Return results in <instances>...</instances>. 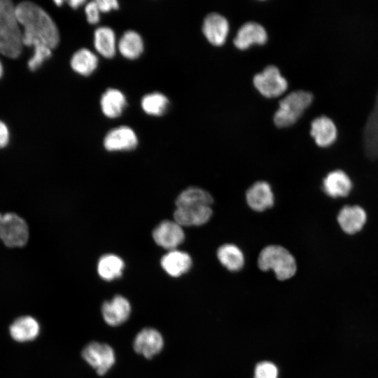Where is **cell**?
I'll list each match as a JSON object with an SVG mask.
<instances>
[{"mask_svg":"<svg viewBox=\"0 0 378 378\" xmlns=\"http://www.w3.org/2000/svg\"><path fill=\"white\" fill-rule=\"evenodd\" d=\"M18 22L23 27L22 43L27 46L45 45L55 48L59 41L57 27L50 15L38 5L23 1L15 6Z\"/></svg>","mask_w":378,"mask_h":378,"instance_id":"cell-1","label":"cell"},{"mask_svg":"<svg viewBox=\"0 0 378 378\" xmlns=\"http://www.w3.org/2000/svg\"><path fill=\"white\" fill-rule=\"evenodd\" d=\"M22 46V31L15 6L11 1L0 0V53L15 59L21 54Z\"/></svg>","mask_w":378,"mask_h":378,"instance_id":"cell-2","label":"cell"},{"mask_svg":"<svg viewBox=\"0 0 378 378\" xmlns=\"http://www.w3.org/2000/svg\"><path fill=\"white\" fill-rule=\"evenodd\" d=\"M258 265L261 270H272L279 280L291 278L297 270L296 262L292 254L283 246L277 245L264 248L258 256Z\"/></svg>","mask_w":378,"mask_h":378,"instance_id":"cell-3","label":"cell"},{"mask_svg":"<svg viewBox=\"0 0 378 378\" xmlns=\"http://www.w3.org/2000/svg\"><path fill=\"white\" fill-rule=\"evenodd\" d=\"M312 99V94L304 90L288 94L279 102V108L274 115L275 125L279 127L293 125L311 104Z\"/></svg>","mask_w":378,"mask_h":378,"instance_id":"cell-4","label":"cell"},{"mask_svg":"<svg viewBox=\"0 0 378 378\" xmlns=\"http://www.w3.org/2000/svg\"><path fill=\"white\" fill-rule=\"evenodd\" d=\"M83 360L92 368L97 374L104 376L115 365L116 354L108 343L91 341L81 350Z\"/></svg>","mask_w":378,"mask_h":378,"instance_id":"cell-5","label":"cell"},{"mask_svg":"<svg viewBox=\"0 0 378 378\" xmlns=\"http://www.w3.org/2000/svg\"><path fill=\"white\" fill-rule=\"evenodd\" d=\"M29 231L26 222L14 213L3 215L0 238L8 247H20L28 240Z\"/></svg>","mask_w":378,"mask_h":378,"instance_id":"cell-6","label":"cell"},{"mask_svg":"<svg viewBox=\"0 0 378 378\" xmlns=\"http://www.w3.org/2000/svg\"><path fill=\"white\" fill-rule=\"evenodd\" d=\"M164 344L163 336L158 330L146 327L141 329L134 337L132 348L136 354L151 359L162 351Z\"/></svg>","mask_w":378,"mask_h":378,"instance_id":"cell-7","label":"cell"},{"mask_svg":"<svg viewBox=\"0 0 378 378\" xmlns=\"http://www.w3.org/2000/svg\"><path fill=\"white\" fill-rule=\"evenodd\" d=\"M253 84L263 96L268 98L282 94L288 88L286 80L274 66H268L261 73L256 74Z\"/></svg>","mask_w":378,"mask_h":378,"instance_id":"cell-8","label":"cell"},{"mask_svg":"<svg viewBox=\"0 0 378 378\" xmlns=\"http://www.w3.org/2000/svg\"><path fill=\"white\" fill-rule=\"evenodd\" d=\"M101 315L104 323L111 327L124 324L132 314V305L123 295H116L104 301L101 306Z\"/></svg>","mask_w":378,"mask_h":378,"instance_id":"cell-9","label":"cell"},{"mask_svg":"<svg viewBox=\"0 0 378 378\" xmlns=\"http://www.w3.org/2000/svg\"><path fill=\"white\" fill-rule=\"evenodd\" d=\"M153 237L158 245L172 251L183 241L185 234L176 221L164 220L153 230Z\"/></svg>","mask_w":378,"mask_h":378,"instance_id":"cell-10","label":"cell"},{"mask_svg":"<svg viewBox=\"0 0 378 378\" xmlns=\"http://www.w3.org/2000/svg\"><path fill=\"white\" fill-rule=\"evenodd\" d=\"M211 215V206L198 205L176 207L174 218L181 226H199L207 223Z\"/></svg>","mask_w":378,"mask_h":378,"instance_id":"cell-11","label":"cell"},{"mask_svg":"<svg viewBox=\"0 0 378 378\" xmlns=\"http://www.w3.org/2000/svg\"><path fill=\"white\" fill-rule=\"evenodd\" d=\"M138 144L135 132L130 127L121 126L111 130L105 136L104 146L107 150H130Z\"/></svg>","mask_w":378,"mask_h":378,"instance_id":"cell-12","label":"cell"},{"mask_svg":"<svg viewBox=\"0 0 378 378\" xmlns=\"http://www.w3.org/2000/svg\"><path fill=\"white\" fill-rule=\"evenodd\" d=\"M202 31L204 35L214 46H222L227 36L229 24L227 20L218 13H211L204 19Z\"/></svg>","mask_w":378,"mask_h":378,"instance_id":"cell-13","label":"cell"},{"mask_svg":"<svg viewBox=\"0 0 378 378\" xmlns=\"http://www.w3.org/2000/svg\"><path fill=\"white\" fill-rule=\"evenodd\" d=\"M267 32L260 24L249 22L243 24L234 39V46L245 50L253 44H264L267 41Z\"/></svg>","mask_w":378,"mask_h":378,"instance_id":"cell-14","label":"cell"},{"mask_svg":"<svg viewBox=\"0 0 378 378\" xmlns=\"http://www.w3.org/2000/svg\"><path fill=\"white\" fill-rule=\"evenodd\" d=\"M246 202L254 211H262L274 204V195L270 184L265 181L255 183L246 192Z\"/></svg>","mask_w":378,"mask_h":378,"instance_id":"cell-15","label":"cell"},{"mask_svg":"<svg viewBox=\"0 0 378 378\" xmlns=\"http://www.w3.org/2000/svg\"><path fill=\"white\" fill-rule=\"evenodd\" d=\"M310 133L318 146L327 147L335 141L337 132L334 122L330 118L321 115L312 122Z\"/></svg>","mask_w":378,"mask_h":378,"instance_id":"cell-16","label":"cell"},{"mask_svg":"<svg viewBox=\"0 0 378 378\" xmlns=\"http://www.w3.org/2000/svg\"><path fill=\"white\" fill-rule=\"evenodd\" d=\"M161 266L169 276L178 277L190 269L192 259L187 253L174 249L162 258Z\"/></svg>","mask_w":378,"mask_h":378,"instance_id":"cell-17","label":"cell"},{"mask_svg":"<svg viewBox=\"0 0 378 378\" xmlns=\"http://www.w3.org/2000/svg\"><path fill=\"white\" fill-rule=\"evenodd\" d=\"M341 228L347 234L360 231L366 221L365 211L358 206H346L341 209L337 217Z\"/></svg>","mask_w":378,"mask_h":378,"instance_id":"cell-18","label":"cell"},{"mask_svg":"<svg viewBox=\"0 0 378 378\" xmlns=\"http://www.w3.org/2000/svg\"><path fill=\"white\" fill-rule=\"evenodd\" d=\"M40 326L38 321L30 316L17 318L10 327L12 337L18 342L34 340L39 334Z\"/></svg>","mask_w":378,"mask_h":378,"instance_id":"cell-19","label":"cell"},{"mask_svg":"<svg viewBox=\"0 0 378 378\" xmlns=\"http://www.w3.org/2000/svg\"><path fill=\"white\" fill-rule=\"evenodd\" d=\"M352 183L349 177L341 170L329 173L323 180V190L326 193L332 197L346 196Z\"/></svg>","mask_w":378,"mask_h":378,"instance_id":"cell-20","label":"cell"},{"mask_svg":"<svg viewBox=\"0 0 378 378\" xmlns=\"http://www.w3.org/2000/svg\"><path fill=\"white\" fill-rule=\"evenodd\" d=\"M103 113L108 118H115L120 116L126 105L125 95L117 89H108L100 101Z\"/></svg>","mask_w":378,"mask_h":378,"instance_id":"cell-21","label":"cell"},{"mask_svg":"<svg viewBox=\"0 0 378 378\" xmlns=\"http://www.w3.org/2000/svg\"><path fill=\"white\" fill-rule=\"evenodd\" d=\"M94 45L101 55L106 58L113 57L116 50L114 31L110 27H99L94 31Z\"/></svg>","mask_w":378,"mask_h":378,"instance_id":"cell-22","label":"cell"},{"mask_svg":"<svg viewBox=\"0 0 378 378\" xmlns=\"http://www.w3.org/2000/svg\"><path fill=\"white\" fill-rule=\"evenodd\" d=\"M125 267L123 260L113 254L103 255L97 264V272L105 281H112L121 276Z\"/></svg>","mask_w":378,"mask_h":378,"instance_id":"cell-23","label":"cell"},{"mask_svg":"<svg viewBox=\"0 0 378 378\" xmlns=\"http://www.w3.org/2000/svg\"><path fill=\"white\" fill-rule=\"evenodd\" d=\"M217 256L220 263L228 270L237 272L241 270L244 264V257L240 248L231 244L220 246Z\"/></svg>","mask_w":378,"mask_h":378,"instance_id":"cell-24","label":"cell"},{"mask_svg":"<svg viewBox=\"0 0 378 378\" xmlns=\"http://www.w3.org/2000/svg\"><path fill=\"white\" fill-rule=\"evenodd\" d=\"M118 48L121 55L127 59H134L144 51V42L141 36L134 31H127L120 38Z\"/></svg>","mask_w":378,"mask_h":378,"instance_id":"cell-25","label":"cell"},{"mask_svg":"<svg viewBox=\"0 0 378 378\" xmlns=\"http://www.w3.org/2000/svg\"><path fill=\"white\" fill-rule=\"evenodd\" d=\"M97 56L86 48L76 51L71 59V66L73 70L83 76L91 74L97 69Z\"/></svg>","mask_w":378,"mask_h":378,"instance_id":"cell-26","label":"cell"},{"mask_svg":"<svg viewBox=\"0 0 378 378\" xmlns=\"http://www.w3.org/2000/svg\"><path fill=\"white\" fill-rule=\"evenodd\" d=\"M213 203V198L206 190L191 187L181 192L176 200V207L208 205Z\"/></svg>","mask_w":378,"mask_h":378,"instance_id":"cell-27","label":"cell"},{"mask_svg":"<svg viewBox=\"0 0 378 378\" xmlns=\"http://www.w3.org/2000/svg\"><path fill=\"white\" fill-rule=\"evenodd\" d=\"M169 106V100L160 92H153L145 95L141 100V107L145 113L151 115H162Z\"/></svg>","mask_w":378,"mask_h":378,"instance_id":"cell-28","label":"cell"},{"mask_svg":"<svg viewBox=\"0 0 378 378\" xmlns=\"http://www.w3.org/2000/svg\"><path fill=\"white\" fill-rule=\"evenodd\" d=\"M34 48V55L28 61V67L33 71L39 68L52 54V49L45 45H37Z\"/></svg>","mask_w":378,"mask_h":378,"instance_id":"cell-29","label":"cell"},{"mask_svg":"<svg viewBox=\"0 0 378 378\" xmlns=\"http://www.w3.org/2000/svg\"><path fill=\"white\" fill-rule=\"evenodd\" d=\"M277 366L271 361H261L255 367L254 378H278Z\"/></svg>","mask_w":378,"mask_h":378,"instance_id":"cell-30","label":"cell"},{"mask_svg":"<svg viewBox=\"0 0 378 378\" xmlns=\"http://www.w3.org/2000/svg\"><path fill=\"white\" fill-rule=\"evenodd\" d=\"M85 12L89 23L97 24L99 21L100 11L95 1L86 4Z\"/></svg>","mask_w":378,"mask_h":378,"instance_id":"cell-31","label":"cell"},{"mask_svg":"<svg viewBox=\"0 0 378 378\" xmlns=\"http://www.w3.org/2000/svg\"><path fill=\"white\" fill-rule=\"evenodd\" d=\"M95 1L100 12L106 13L118 8V3L115 0H96Z\"/></svg>","mask_w":378,"mask_h":378,"instance_id":"cell-32","label":"cell"},{"mask_svg":"<svg viewBox=\"0 0 378 378\" xmlns=\"http://www.w3.org/2000/svg\"><path fill=\"white\" fill-rule=\"evenodd\" d=\"M9 141V131L4 122L0 120V148L5 147Z\"/></svg>","mask_w":378,"mask_h":378,"instance_id":"cell-33","label":"cell"},{"mask_svg":"<svg viewBox=\"0 0 378 378\" xmlns=\"http://www.w3.org/2000/svg\"><path fill=\"white\" fill-rule=\"evenodd\" d=\"M85 3V0H71L68 1L69 5L74 9L78 8L80 6Z\"/></svg>","mask_w":378,"mask_h":378,"instance_id":"cell-34","label":"cell"},{"mask_svg":"<svg viewBox=\"0 0 378 378\" xmlns=\"http://www.w3.org/2000/svg\"><path fill=\"white\" fill-rule=\"evenodd\" d=\"M2 223H3V215L0 214V234H1V231Z\"/></svg>","mask_w":378,"mask_h":378,"instance_id":"cell-35","label":"cell"},{"mask_svg":"<svg viewBox=\"0 0 378 378\" xmlns=\"http://www.w3.org/2000/svg\"><path fill=\"white\" fill-rule=\"evenodd\" d=\"M2 74H3V66H2L1 62L0 61V78L2 76Z\"/></svg>","mask_w":378,"mask_h":378,"instance_id":"cell-36","label":"cell"},{"mask_svg":"<svg viewBox=\"0 0 378 378\" xmlns=\"http://www.w3.org/2000/svg\"><path fill=\"white\" fill-rule=\"evenodd\" d=\"M63 1H55V3L57 5V6H59Z\"/></svg>","mask_w":378,"mask_h":378,"instance_id":"cell-37","label":"cell"}]
</instances>
